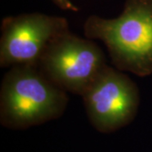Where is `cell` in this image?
<instances>
[{
	"label": "cell",
	"mask_w": 152,
	"mask_h": 152,
	"mask_svg": "<svg viewBox=\"0 0 152 152\" xmlns=\"http://www.w3.org/2000/svg\"><path fill=\"white\" fill-rule=\"evenodd\" d=\"M84 33L103 42L118 69L140 77L152 74V0H127L115 19L91 15Z\"/></svg>",
	"instance_id": "1"
},
{
	"label": "cell",
	"mask_w": 152,
	"mask_h": 152,
	"mask_svg": "<svg viewBox=\"0 0 152 152\" xmlns=\"http://www.w3.org/2000/svg\"><path fill=\"white\" fill-rule=\"evenodd\" d=\"M67 91L49 80L36 66H14L5 74L0 89V122L13 129L58 118L65 111Z\"/></svg>",
	"instance_id": "2"
},
{
	"label": "cell",
	"mask_w": 152,
	"mask_h": 152,
	"mask_svg": "<svg viewBox=\"0 0 152 152\" xmlns=\"http://www.w3.org/2000/svg\"><path fill=\"white\" fill-rule=\"evenodd\" d=\"M107 66L96 44L69 31L51 42L37 67L58 86L81 96Z\"/></svg>",
	"instance_id": "3"
},
{
	"label": "cell",
	"mask_w": 152,
	"mask_h": 152,
	"mask_svg": "<svg viewBox=\"0 0 152 152\" xmlns=\"http://www.w3.org/2000/svg\"><path fill=\"white\" fill-rule=\"evenodd\" d=\"M81 96L91 124L105 134L130 124L140 106V91L135 83L108 65Z\"/></svg>",
	"instance_id": "4"
},
{
	"label": "cell",
	"mask_w": 152,
	"mask_h": 152,
	"mask_svg": "<svg viewBox=\"0 0 152 152\" xmlns=\"http://www.w3.org/2000/svg\"><path fill=\"white\" fill-rule=\"evenodd\" d=\"M69 31L62 17L39 13L6 17L1 26L0 66L37 67L51 42Z\"/></svg>",
	"instance_id": "5"
},
{
	"label": "cell",
	"mask_w": 152,
	"mask_h": 152,
	"mask_svg": "<svg viewBox=\"0 0 152 152\" xmlns=\"http://www.w3.org/2000/svg\"><path fill=\"white\" fill-rule=\"evenodd\" d=\"M55 4L58 6L61 10H71V11H78L79 9L75 6L70 0H52Z\"/></svg>",
	"instance_id": "6"
}]
</instances>
